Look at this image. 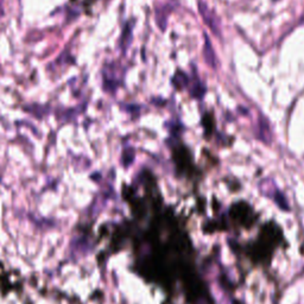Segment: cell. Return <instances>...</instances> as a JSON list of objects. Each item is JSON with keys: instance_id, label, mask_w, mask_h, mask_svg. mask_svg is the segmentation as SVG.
I'll return each instance as SVG.
<instances>
[{"instance_id": "3957f363", "label": "cell", "mask_w": 304, "mask_h": 304, "mask_svg": "<svg viewBox=\"0 0 304 304\" xmlns=\"http://www.w3.org/2000/svg\"><path fill=\"white\" fill-rule=\"evenodd\" d=\"M131 33H132V25L127 24L126 27H125L120 39V47L124 51L129 48V45L131 43V38H132V35H131Z\"/></svg>"}, {"instance_id": "277c9868", "label": "cell", "mask_w": 304, "mask_h": 304, "mask_svg": "<svg viewBox=\"0 0 304 304\" xmlns=\"http://www.w3.org/2000/svg\"><path fill=\"white\" fill-rule=\"evenodd\" d=\"M204 56H206L207 63L212 65L213 68L215 67V58H214V53H213L212 45L208 42V39L206 41V47H204Z\"/></svg>"}, {"instance_id": "5b68a950", "label": "cell", "mask_w": 304, "mask_h": 304, "mask_svg": "<svg viewBox=\"0 0 304 304\" xmlns=\"http://www.w3.org/2000/svg\"><path fill=\"white\" fill-rule=\"evenodd\" d=\"M4 15V2L2 0H0V16Z\"/></svg>"}, {"instance_id": "7a4b0ae2", "label": "cell", "mask_w": 304, "mask_h": 304, "mask_svg": "<svg viewBox=\"0 0 304 304\" xmlns=\"http://www.w3.org/2000/svg\"><path fill=\"white\" fill-rule=\"evenodd\" d=\"M198 8H200V13L201 16L203 17V21L206 22V24L208 25V27L212 29L213 32L215 33V35H219V21L218 18L215 17L214 13L212 12V11L209 10L208 7H207V5L204 4V2H198Z\"/></svg>"}, {"instance_id": "6da1fadb", "label": "cell", "mask_w": 304, "mask_h": 304, "mask_svg": "<svg viewBox=\"0 0 304 304\" xmlns=\"http://www.w3.org/2000/svg\"><path fill=\"white\" fill-rule=\"evenodd\" d=\"M121 80V74L119 68L114 65H109L104 69V84L105 87H109L110 89L112 87H116L119 84V81Z\"/></svg>"}]
</instances>
